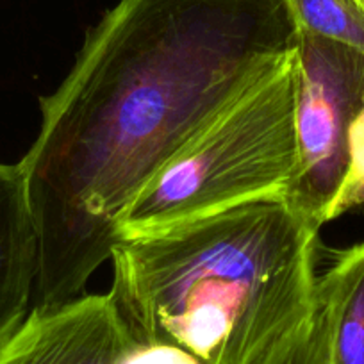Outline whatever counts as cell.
<instances>
[{
    "label": "cell",
    "instance_id": "cell-5",
    "mask_svg": "<svg viewBox=\"0 0 364 364\" xmlns=\"http://www.w3.org/2000/svg\"><path fill=\"white\" fill-rule=\"evenodd\" d=\"M136 345L111 295L33 307L0 348V364H120Z\"/></svg>",
    "mask_w": 364,
    "mask_h": 364
},
{
    "label": "cell",
    "instance_id": "cell-1",
    "mask_svg": "<svg viewBox=\"0 0 364 364\" xmlns=\"http://www.w3.org/2000/svg\"><path fill=\"white\" fill-rule=\"evenodd\" d=\"M296 41L288 0H118L41 99L18 163L38 237L33 307L77 299L131 202Z\"/></svg>",
    "mask_w": 364,
    "mask_h": 364
},
{
    "label": "cell",
    "instance_id": "cell-2",
    "mask_svg": "<svg viewBox=\"0 0 364 364\" xmlns=\"http://www.w3.org/2000/svg\"><path fill=\"white\" fill-rule=\"evenodd\" d=\"M318 230L286 202H261L124 240L109 295L136 343L255 364L313 311Z\"/></svg>",
    "mask_w": 364,
    "mask_h": 364
},
{
    "label": "cell",
    "instance_id": "cell-6",
    "mask_svg": "<svg viewBox=\"0 0 364 364\" xmlns=\"http://www.w3.org/2000/svg\"><path fill=\"white\" fill-rule=\"evenodd\" d=\"M38 237L18 164L0 163V348L31 313Z\"/></svg>",
    "mask_w": 364,
    "mask_h": 364
},
{
    "label": "cell",
    "instance_id": "cell-10",
    "mask_svg": "<svg viewBox=\"0 0 364 364\" xmlns=\"http://www.w3.org/2000/svg\"><path fill=\"white\" fill-rule=\"evenodd\" d=\"M346 152L348 161L345 177L334 200L328 205L325 223L364 205V109L350 125Z\"/></svg>",
    "mask_w": 364,
    "mask_h": 364
},
{
    "label": "cell",
    "instance_id": "cell-8",
    "mask_svg": "<svg viewBox=\"0 0 364 364\" xmlns=\"http://www.w3.org/2000/svg\"><path fill=\"white\" fill-rule=\"evenodd\" d=\"M300 33L364 52V4L360 0H288Z\"/></svg>",
    "mask_w": 364,
    "mask_h": 364
},
{
    "label": "cell",
    "instance_id": "cell-4",
    "mask_svg": "<svg viewBox=\"0 0 364 364\" xmlns=\"http://www.w3.org/2000/svg\"><path fill=\"white\" fill-rule=\"evenodd\" d=\"M293 66L300 166L286 204L320 229L345 177L348 129L364 109V52L299 31Z\"/></svg>",
    "mask_w": 364,
    "mask_h": 364
},
{
    "label": "cell",
    "instance_id": "cell-12",
    "mask_svg": "<svg viewBox=\"0 0 364 364\" xmlns=\"http://www.w3.org/2000/svg\"><path fill=\"white\" fill-rule=\"evenodd\" d=\"M360 2H363V4H364V0H360Z\"/></svg>",
    "mask_w": 364,
    "mask_h": 364
},
{
    "label": "cell",
    "instance_id": "cell-9",
    "mask_svg": "<svg viewBox=\"0 0 364 364\" xmlns=\"http://www.w3.org/2000/svg\"><path fill=\"white\" fill-rule=\"evenodd\" d=\"M255 364H331L328 321L316 295L309 316L275 343Z\"/></svg>",
    "mask_w": 364,
    "mask_h": 364
},
{
    "label": "cell",
    "instance_id": "cell-11",
    "mask_svg": "<svg viewBox=\"0 0 364 364\" xmlns=\"http://www.w3.org/2000/svg\"><path fill=\"white\" fill-rule=\"evenodd\" d=\"M120 364H202L195 355L166 343H136Z\"/></svg>",
    "mask_w": 364,
    "mask_h": 364
},
{
    "label": "cell",
    "instance_id": "cell-13",
    "mask_svg": "<svg viewBox=\"0 0 364 364\" xmlns=\"http://www.w3.org/2000/svg\"><path fill=\"white\" fill-rule=\"evenodd\" d=\"M331 364H332V363H331Z\"/></svg>",
    "mask_w": 364,
    "mask_h": 364
},
{
    "label": "cell",
    "instance_id": "cell-3",
    "mask_svg": "<svg viewBox=\"0 0 364 364\" xmlns=\"http://www.w3.org/2000/svg\"><path fill=\"white\" fill-rule=\"evenodd\" d=\"M299 166L291 59L150 182L122 215L118 236L134 240L243 205L286 202Z\"/></svg>",
    "mask_w": 364,
    "mask_h": 364
},
{
    "label": "cell",
    "instance_id": "cell-7",
    "mask_svg": "<svg viewBox=\"0 0 364 364\" xmlns=\"http://www.w3.org/2000/svg\"><path fill=\"white\" fill-rule=\"evenodd\" d=\"M328 321L332 364H364V243L341 252L316 279Z\"/></svg>",
    "mask_w": 364,
    "mask_h": 364
}]
</instances>
